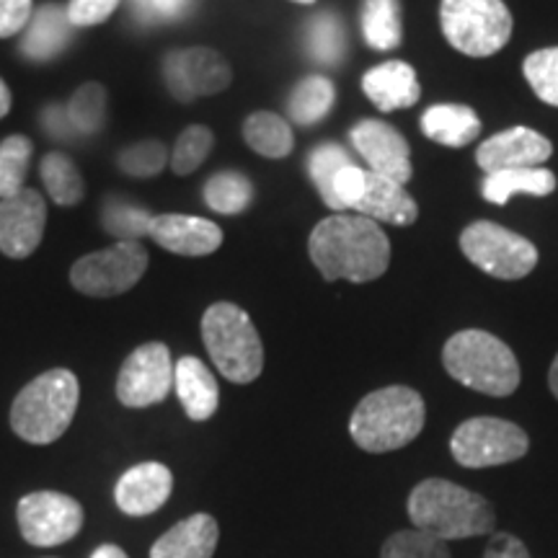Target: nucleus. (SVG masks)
<instances>
[{
    "mask_svg": "<svg viewBox=\"0 0 558 558\" xmlns=\"http://www.w3.org/2000/svg\"><path fill=\"white\" fill-rule=\"evenodd\" d=\"M439 26L452 50L492 58L512 37V13L505 0H442Z\"/></svg>",
    "mask_w": 558,
    "mask_h": 558,
    "instance_id": "obj_7",
    "label": "nucleus"
},
{
    "mask_svg": "<svg viewBox=\"0 0 558 558\" xmlns=\"http://www.w3.org/2000/svg\"><path fill=\"white\" fill-rule=\"evenodd\" d=\"M104 111H107V90L99 83H86L70 96L65 114L70 128L88 137L101 130Z\"/></svg>",
    "mask_w": 558,
    "mask_h": 558,
    "instance_id": "obj_33",
    "label": "nucleus"
},
{
    "mask_svg": "<svg viewBox=\"0 0 558 558\" xmlns=\"http://www.w3.org/2000/svg\"><path fill=\"white\" fill-rule=\"evenodd\" d=\"M556 192V173L548 169H509L486 173L481 194L492 205H507L514 194H530V197H548Z\"/></svg>",
    "mask_w": 558,
    "mask_h": 558,
    "instance_id": "obj_25",
    "label": "nucleus"
},
{
    "mask_svg": "<svg viewBox=\"0 0 558 558\" xmlns=\"http://www.w3.org/2000/svg\"><path fill=\"white\" fill-rule=\"evenodd\" d=\"M173 388V362L169 347L148 341L124 360L117 375V399L128 409H148L166 401Z\"/></svg>",
    "mask_w": 558,
    "mask_h": 558,
    "instance_id": "obj_12",
    "label": "nucleus"
},
{
    "mask_svg": "<svg viewBox=\"0 0 558 558\" xmlns=\"http://www.w3.org/2000/svg\"><path fill=\"white\" fill-rule=\"evenodd\" d=\"M150 5L156 9L163 19H177L190 9V0H150Z\"/></svg>",
    "mask_w": 558,
    "mask_h": 558,
    "instance_id": "obj_44",
    "label": "nucleus"
},
{
    "mask_svg": "<svg viewBox=\"0 0 558 558\" xmlns=\"http://www.w3.org/2000/svg\"><path fill=\"white\" fill-rule=\"evenodd\" d=\"M34 145L29 137L11 135L0 143V199L16 197L26 190V171H29Z\"/></svg>",
    "mask_w": 558,
    "mask_h": 558,
    "instance_id": "obj_32",
    "label": "nucleus"
},
{
    "mask_svg": "<svg viewBox=\"0 0 558 558\" xmlns=\"http://www.w3.org/2000/svg\"><path fill=\"white\" fill-rule=\"evenodd\" d=\"M362 90L380 111H399L414 107L422 96L416 70L403 60H388L369 68L362 75Z\"/></svg>",
    "mask_w": 558,
    "mask_h": 558,
    "instance_id": "obj_19",
    "label": "nucleus"
},
{
    "mask_svg": "<svg viewBox=\"0 0 558 558\" xmlns=\"http://www.w3.org/2000/svg\"><path fill=\"white\" fill-rule=\"evenodd\" d=\"M150 220L153 215L148 209L128 205V202L111 199L104 207V228L120 241H140L143 235H148Z\"/></svg>",
    "mask_w": 558,
    "mask_h": 558,
    "instance_id": "obj_38",
    "label": "nucleus"
},
{
    "mask_svg": "<svg viewBox=\"0 0 558 558\" xmlns=\"http://www.w3.org/2000/svg\"><path fill=\"white\" fill-rule=\"evenodd\" d=\"M11 111V90L5 86L3 78H0V120Z\"/></svg>",
    "mask_w": 558,
    "mask_h": 558,
    "instance_id": "obj_46",
    "label": "nucleus"
},
{
    "mask_svg": "<svg viewBox=\"0 0 558 558\" xmlns=\"http://www.w3.org/2000/svg\"><path fill=\"white\" fill-rule=\"evenodd\" d=\"M70 37H73V24L68 21V11L47 3L34 11L24 39H21V54L32 62H47L65 50Z\"/></svg>",
    "mask_w": 558,
    "mask_h": 558,
    "instance_id": "obj_23",
    "label": "nucleus"
},
{
    "mask_svg": "<svg viewBox=\"0 0 558 558\" xmlns=\"http://www.w3.org/2000/svg\"><path fill=\"white\" fill-rule=\"evenodd\" d=\"M333 101H337L333 83L326 75H308V78H303L292 88L288 99L290 120L295 124H303V128H311V124L320 122L329 114L333 109Z\"/></svg>",
    "mask_w": 558,
    "mask_h": 558,
    "instance_id": "obj_28",
    "label": "nucleus"
},
{
    "mask_svg": "<svg viewBox=\"0 0 558 558\" xmlns=\"http://www.w3.org/2000/svg\"><path fill=\"white\" fill-rule=\"evenodd\" d=\"M47 202L39 192L21 190L16 197L0 199V254L26 259L45 235Z\"/></svg>",
    "mask_w": 558,
    "mask_h": 558,
    "instance_id": "obj_14",
    "label": "nucleus"
},
{
    "mask_svg": "<svg viewBox=\"0 0 558 558\" xmlns=\"http://www.w3.org/2000/svg\"><path fill=\"white\" fill-rule=\"evenodd\" d=\"M424 399L414 388L388 386L365 396L349 418V435L365 452H393L414 442L424 429Z\"/></svg>",
    "mask_w": 558,
    "mask_h": 558,
    "instance_id": "obj_3",
    "label": "nucleus"
},
{
    "mask_svg": "<svg viewBox=\"0 0 558 558\" xmlns=\"http://www.w3.org/2000/svg\"><path fill=\"white\" fill-rule=\"evenodd\" d=\"M213 143H215L213 130L202 128V124H192V128H186L179 135L169 158L173 173H177V177H190V173L197 171L199 166L205 163L209 150H213Z\"/></svg>",
    "mask_w": 558,
    "mask_h": 558,
    "instance_id": "obj_34",
    "label": "nucleus"
},
{
    "mask_svg": "<svg viewBox=\"0 0 558 558\" xmlns=\"http://www.w3.org/2000/svg\"><path fill=\"white\" fill-rule=\"evenodd\" d=\"M530 448V439L518 424L507 418L476 416L452 432V458L463 469H492L520 460Z\"/></svg>",
    "mask_w": 558,
    "mask_h": 558,
    "instance_id": "obj_10",
    "label": "nucleus"
},
{
    "mask_svg": "<svg viewBox=\"0 0 558 558\" xmlns=\"http://www.w3.org/2000/svg\"><path fill=\"white\" fill-rule=\"evenodd\" d=\"M218 538L220 527L213 514H192L153 543L150 558H213Z\"/></svg>",
    "mask_w": 558,
    "mask_h": 558,
    "instance_id": "obj_21",
    "label": "nucleus"
},
{
    "mask_svg": "<svg viewBox=\"0 0 558 558\" xmlns=\"http://www.w3.org/2000/svg\"><path fill=\"white\" fill-rule=\"evenodd\" d=\"M484 558H530L525 543L509 533L492 535L488 546L484 550Z\"/></svg>",
    "mask_w": 558,
    "mask_h": 558,
    "instance_id": "obj_43",
    "label": "nucleus"
},
{
    "mask_svg": "<svg viewBox=\"0 0 558 558\" xmlns=\"http://www.w3.org/2000/svg\"><path fill=\"white\" fill-rule=\"evenodd\" d=\"M90 558H130V556L124 554L120 546H111V543H107V546L96 548L94 556H90Z\"/></svg>",
    "mask_w": 558,
    "mask_h": 558,
    "instance_id": "obj_45",
    "label": "nucleus"
},
{
    "mask_svg": "<svg viewBox=\"0 0 558 558\" xmlns=\"http://www.w3.org/2000/svg\"><path fill=\"white\" fill-rule=\"evenodd\" d=\"M305 47H308L311 58L320 62V65H339L344 60L347 34L337 13L324 11L308 21Z\"/></svg>",
    "mask_w": 558,
    "mask_h": 558,
    "instance_id": "obj_29",
    "label": "nucleus"
},
{
    "mask_svg": "<svg viewBox=\"0 0 558 558\" xmlns=\"http://www.w3.org/2000/svg\"><path fill=\"white\" fill-rule=\"evenodd\" d=\"M41 181H45L47 194L58 202L60 207H73L83 199V179L81 171L65 153H47L39 166Z\"/></svg>",
    "mask_w": 558,
    "mask_h": 558,
    "instance_id": "obj_30",
    "label": "nucleus"
},
{
    "mask_svg": "<svg viewBox=\"0 0 558 558\" xmlns=\"http://www.w3.org/2000/svg\"><path fill=\"white\" fill-rule=\"evenodd\" d=\"M349 163H352V160H349V153L337 143L318 145V148L308 156V173L313 184H316L320 199H324V205L329 209H331L333 179H337V173Z\"/></svg>",
    "mask_w": 558,
    "mask_h": 558,
    "instance_id": "obj_37",
    "label": "nucleus"
},
{
    "mask_svg": "<svg viewBox=\"0 0 558 558\" xmlns=\"http://www.w3.org/2000/svg\"><path fill=\"white\" fill-rule=\"evenodd\" d=\"M148 235L160 248L179 256H207L222 243V230L194 215H153Z\"/></svg>",
    "mask_w": 558,
    "mask_h": 558,
    "instance_id": "obj_17",
    "label": "nucleus"
},
{
    "mask_svg": "<svg viewBox=\"0 0 558 558\" xmlns=\"http://www.w3.org/2000/svg\"><path fill=\"white\" fill-rule=\"evenodd\" d=\"M202 339L215 367L230 383H254L264 369V347L254 320L235 303H215L202 316Z\"/></svg>",
    "mask_w": 558,
    "mask_h": 558,
    "instance_id": "obj_6",
    "label": "nucleus"
},
{
    "mask_svg": "<svg viewBox=\"0 0 558 558\" xmlns=\"http://www.w3.org/2000/svg\"><path fill=\"white\" fill-rule=\"evenodd\" d=\"M16 518L26 543L37 548H54L81 533L83 507L68 494L34 492L19 501Z\"/></svg>",
    "mask_w": 558,
    "mask_h": 558,
    "instance_id": "obj_11",
    "label": "nucleus"
},
{
    "mask_svg": "<svg viewBox=\"0 0 558 558\" xmlns=\"http://www.w3.org/2000/svg\"><path fill=\"white\" fill-rule=\"evenodd\" d=\"M460 248L473 267L497 279H522L538 264V248L533 243L488 220L465 228L460 233Z\"/></svg>",
    "mask_w": 558,
    "mask_h": 558,
    "instance_id": "obj_8",
    "label": "nucleus"
},
{
    "mask_svg": "<svg viewBox=\"0 0 558 558\" xmlns=\"http://www.w3.org/2000/svg\"><path fill=\"white\" fill-rule=\"evenodd\" d=\"M81 399L75 373L54 367L19 390L11 407V429L32 445H50L73 424Z\"/></svg>",
    "mask_w": 558,
    "mask_h": 558,
    "instance_id": "obj_4",
    "label": "nucleus"
},
{
    "mask_svg": "<svg viewBox=\"0 0 558 558\" xmlns=\"http://www.w3.org/2000/svg\"><path fill=\"white\" fill-rule=\"evenodd\" d=\"M135 3H137V5H145V3H148V0H135Z\"/></svg>",
    "mask_w": 558,
    "mask_h": 558,
    "instance_id": "obj_49",
    "label": "nucleus"
},
{
    "mask_svg": "<svg viewBox=\"0 0 558 558\" xmlns=\"http://www.w3.org/2000/svg\"><path fill=\"white\" fill-rule=\"evenodd\" d=\"M292 3H300V5H313L316 0H292Z\"/></svg>",
    "mask_w": 558,
    "mask_h": 558,
    "instance_id": "obj_48",
    "label": "nucleus"
},
{
    "mask_svg": "<svg viewBox=\"0 0 558 558\" xmlns=\"http://www.w3.org/2000/svg\"><path fill=\"white\" fill-rule=\"evenodd\" d=\"M409 520L422 533L439 541H465L494 530V507L471 492L445 478H427L409 494Z\"/></svg>",
    "mask_w": 558,
    "mask_h": 558,
    "instance_id": "obj_2",
    "label": "nucleus"
},
{
    "mask_svg": "<svg viewBox=\"0 0 558 558\" xmlns=\"http://www.w3.org/2000/svg\"><path fill=\"white\" fill-rule=\"evenodd\" d=\"M308 254L326 282L347 279L362 284L386 275L390 241L375 220L362 215H331L313 228Z\"/></svg>",
    "mask_w": 558,
    "mask_h": 558,
    "instance_id": "obj_1",
    "label": "nucleus"
},
{
    "mask_svg": "<svg viewBox=\"0 0 558 558\" xmlns=\"http://www.w3.org/2000/svg\"><path fill=\"white\" fill-rule=\"evenodd\" d=\"M362 34L373 50H396L403 39L401 0H365L362 3Z\"/></svg>",
    "mask_w": 558,
    "mask_h": 558,
    "instance_id": "obj_27",
    "label": "nucleus"
},
{
    "mask_svg": "<svg viewBox=\"0 0 558 558\" xmlns=\"http://www.w3.org/2000/svg\"><path fill=\"white\" fill-rule=\"evenodd\" d=\"M422 132L432 143L463 148L478 137L481 120L465 104H437L422 114Z\"/></svg>",
    "mask_w": 558,
    "mask_h": 558,
    "instance_id": "obj_24",
    "label": "nucleus"
},
{
    "mask_svg": "<svg viewBox=\"0 0 558 558\" xmlns=\"http://www.w3.org/2000/svg\"><path fill=\"white\" fill-rule=\"evenodd\" d=\"M254 199V186L239 171H220L205 184V202L220 215H239Z\"/></svg>",
    "mask_w": 558,
    "mask_h": 558,
    "instance_id": "obj_31",
    "label": "nucleus"
},
{
    "mask_svg": "<svg viewBox=\"0 0 558 558\" xmlns=\"http://www.w3.org/2000/svg\"><path fill=\"white\" fill-rule=\"evenodd\" d=\"M554 156L548 137L530 128H512L484 140L476 150L481 171L497 173L509 169H541Z\"/></svg>",
    "mask_w": 558,
    "mask_h": 558,
    "instance_id": "obj_16",
    "label": "nucleus"
},
{
    "mask_svg": "<svg viewBox=\"0 0 558 558\" xmlns=\"http://www.w3.org/2000/svg\"><path fill=\"white\" fill-rule=\"evenodd\" d=\"M243 140L254 153L264 158H288L295 148V135L288 120L275 114V111H254L243 122Z\"/></svg>",
    "mask_w": 558,
    "mask_h": 558,
    "instance_id": "obj_26",
    "label": "nucleus"
},
{
    "mask_svg": "<svg viewBox=\"0 0 558 558\" xmlns=\"http://www.w3.org/2000/svg\"><path fill=\"white\" fill-rule=\"evenodd\" d=\"M173 390L192 422H207L218 411L220 388L215 375L197 357H181L173 365Z\"/></svg>",
    "mask_w": 558,
    "mask_h": 558,
    "instance_id": "obj_22",
    "label": "nucleus"
},
{
    "mask_svg": "<svg viewBox=\"0 0 558 558\" xmlns=\"http://www.w3.org/2000/svg\"><path fill=\"white\" fill-rule=\"evenodd\" d=\"M145 269H148V251L143 243L120 241L75 262L70 269V282L83 295L111 298L135 288Z\"/></svg>",
    "mask_w": 558,
    "mask_h": 558,
    "instance_id": "obj_9",
    "label": "nucleus"
},
{
    "mask_svg": "<svg viewBox=\"0 0 558 558\" xmlns=\"http://www.w3.org/2000/svg\"><path fill=\"white\" fill-rule=\"evenodd\" d=\"M548 386H550V393L558 399V354L554 360V365H550V373H548Z\"/></svg>",
    "mask_w": 558,
    "mask_h": 558,
    "instance_id": "obj_47",
    "label": "nucleus"
},
{
    "mask_svg": "<svg viewBox=\"0 0 558 558\" xmlns=\"http://www.w3.org/2000/svg\"><path fill=\"white\" fill-rule=\"evenodd\" d=\"M442 365L460 386L497 399L514 393L520 386V365L512 349L481 329H465L450 337L442 349Z\"/></svg>",
    "mask_w": 558,
    "mask_h": 558,
    "instance_id": "obj_5",
    "label": "nucleus"
},
{
    "mask_svg": "<svg viewBox=\"0 0 558 558\" xmlns=\"http://www.w3.org/2000/svg\"><path fill=\"white\" fill-rule=\"evenodd\" d=\"M365 173L367 171H362L360 166L354 163L344 166V169L337 173L331 186V209H337V213L349 207L354 209L357 199L362 197V190H365Z\"/></svg>",
    "mask_w": 558,
    "mask_h": 558,
    "instance_id": "obj_40",
    "label": "nucleus"
},
{
    "mask_svg": "<svg viewBox=\"0 0 558 558\" xmlns=\"http://www.w3.org/2000/svg\"><path fill=\"white\" fill-rule=\"evenodd\" d=\"M163 81L173 99L186 104L226 90L233 83V70L220 52L209 47H190L166 54Z\"/></svg>",
    "mask_w": 558,
    "mask_h": 558,
    "instance_id": "obj_13",
    "label": "nucleus"
},
{
    "mask_svg": "<svg viewBox=\"0 0 558 558\" xmlns=\"http://www.w3.org/2000/svg\"><path fill=\"white\" fill-rule=\"evenodd\" d=\"M166 160H169L166 145L158 143V140H145V143H137L120 153V160H117V163H120V169L128 173V177L150 179L163 171Z\"/></svg>",
    "mask_w": 558,
    "mask_h": 558,
    "instance_id": "obj_39",
    "label": "nucleus"
},
{
    "mask_svg": "<svg viewBox=\"0 0 558 558\" xmlns=\"http://www.w3.org/2000/svg\"><path fill=\"white\" fill-rule=\"evenodd\" d=\"M522 73L541 101L558 107V47L530 52L522 62Z\"/></svg>",
    "mask_w": 558,
    "mask_h": 558,
    "instance_id": "obj_36",
    "label": "nucleus"
},
{
    "mask_svg": "<svg viewBox=\"0 0 558 558\" xmlns=\"http://www.w3.org/2000/svg\"><path fill=\"white\" fill-rule=\"evenodd\" d=\"M354 150L365 158L369 171L388 177L399 184L411 179V150L399 130L380 120H362L349 132Z\"/></svg>",
    "mask_w": 558,
    "mask_h": 558,
    "instance_id": "obj_15",
    "label": "nucleus"
},
{
    "mask_svg": "<svg viewBox=\"0 0 558 558\" xmlns=\"http://www.w3.org/2000/svg\"><path fill=\"white\" fill-rule=\"evenodd\" d=\"M120 0H70L68 3V21L73 26H99L111 19Z\"/></svg>",
    "mask_w": 558,
    "mask_h": 558,
    "instance_id": "obj_41",
    "label": "nucleus"
},
{
    "mask_svg": "<svg viewBox=\"0 0 558 558\" xmlns=\"http://www.w3.org/2000/svg\"><path fill=\"white\" fill-rule=\"evenodd\" d=\"M34 16L32 0H0V39L24 32Z\"/></svg>",
    "mask_w": 558,
    "mask_h": 558,
    "instance_id": "obj_42",
    "label": "nucleus"
},
{
    "mask_svg": "<svg viewBox=\"0 0 558 558\" xmlns=\"http://www.w3.org/2000/svg\"><path fill=\"white\" fill-rule=\"evenodd\" d=\"M380 558H452L448 543L411 527L393 533L383 543Z\"/></svg>",
    "mask_w": 558,
    "mask_h": 558,
    "instance_id": "obj_35",
    "label": "nucleus"
},
{
    "mask_svg": "<svg viewBox=\"0 0 558 558\" xmlns=\"http://www.w3.org/2000/svg\"><path fill=\"white\" fill-rule=\"evenodd\" d=\"M173 476L163 463H140L122 473L117 481L114 499L117 507L130 518H145L158 512L171 497Z\"/></svg>",
    "mask_w": 558,
    "mask_h": 558,
    "instance_id": "obj_18",
    "label": "nucleus"
},
{
    "mask_svg": "<svg viewBox=\"0 0 558 558\" xmlns=\"http://www.w3.org/2000/svg\"><path fill=\"white\" fill-rule=\"evenodd\" d=\"M354 209L362 218L390 222V226H411L418 218V207L407 186L373 171L365 173V190Z\"/></svg>",
    "mask_w": 558,
    "mask_h": 558,
    "instance_id": "obj_20",
    "label": "nucleus"
}]
</instances>
